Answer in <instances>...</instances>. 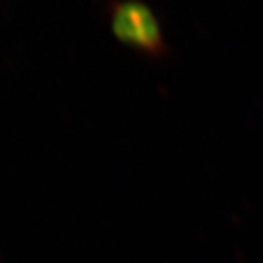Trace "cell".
<instances>
[{"label":"cell","mask_w":263,"mask_h":263,"mask_svg":"<svg viewBox=\"0 0 263 263\" xmlns=\"http://www.w3.org/2000/svg\"><path fill=\"white\" fill-rule=\"evenodd\" d=\"M115 31L121 39L137 46L146 53L166 55V41L157 16L141 2H124L115 9Z\"/></svg>","instance_id":"1"}]
</instances>
